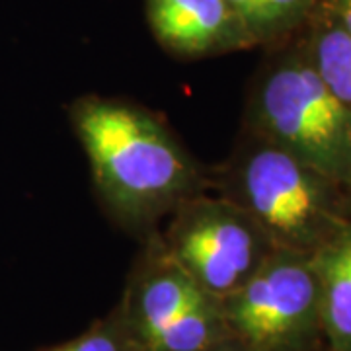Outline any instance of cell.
Returning a JSON list of instances; mask_svg holds the SVG:
<instances>
[{"mask_svg": "<svg viewBox=\"0 0 351 351\" xmlns=\"http://www.w3.org/2000/svg\"><path fill=\"white\" fill-rule=\"evenodd\" d=\"M324 351H328V350H324Z\"/></svg>", "mask_w": 351, "mask_h": 351, "instance_id": "obj_15", "label": "cell"}, {"mask_svg": "<svg viewBox=\"0 0 351 351\" xmlns=\"http://www.w3.org/2000/svg\"><path fill=\"white\" fill-rule=\"evenodd\" d=\"M156 43L178 59H205L252 49L230 0H145Z\"/></svg>", "mask_w": 351, "mask_h": 351, "instance_id": "obj_7", "label": "cell"}, {"mask_svg": "<svg viewBox=\"0 0 351 351\" xmlns=\"http://www.w3.org/2000/svg\"><path fill=\"white\" fill-rule=\"evenodd\" d=\"M346 195H348V203H350V211H351V180L346 184Z\"/></svg>", "mask_w": 351, "mask_h": 351, "instance_id": "obj_14", "label": "cell"}, {"mask_svg": "<svg viewBox=\"0 0 351 351\" xmlns=\"http://www.w3.org/2000/svg\"><path fill=\"white\" fill-rule=\"evenodd\" d=\"M221 311L230 336L252 351L326 350L311 254L276 248Z\"/></svg>", "mask_w": 351, "mask_h": 351, "instance_id": "obj_5", "label": "cell"}, {"mask_svg": "<svg viewBox=\"0 0 351 351\" xmlns=\"http://www.w3.org/2000/svg\"><path fill=\"white\" fill-rule=\"evenodd\" d=\"M242 129L343 188L351 180V108L320 80L297 36L267 47L248 86Z\"/></svg>", "mask_w": 351, "mask_h": 351, "instance_id": "obj_3", "label": "cell"}, {"mask_svg": "<svg viewBox=\"0 0 351 351\" xmlns=\"http://www.w3.org/2000/svg\"><path fill=\"white\" fill-rule=\"evenodd\" d=\"M117 308L138 351H205L230 336L221 301L182 271L156 230L147 234Z\"/></svg>", "mask_w": 351, "mask_h": 351, "instance_id": "obj_4", "label": "cell"}, {"mask_svg": "<svg viewBox=\"0 0 351 351\" xmlns=\"http://www.w3.org/2000/svg\"><path fill=\"white\" fill-rule=\"evenodd\" d=\"M328 351H351V221L311 254Z\"/></svg>", "mask_w": 351, "mask_h": 351, "instance_id": "obj_8", "label": "cell"}, {"mask_svg": "<svg viewBox=\"0 0 351 351\" xmlns=\"http://www.w3.org/2000/svg\"><path fill=\"white\" fill-rule=\"evenodd\" d=\"M302 51L328 90L351 108V34L320 8L297 34Z\"/></svg>", "mask_w": 351, "mask_h": 351, "instance_id": "obj_9", "label": "cell"}, {"mask_svg": "<svg viewBox=\"0 0 351 351\" xmlns=\"http://www.w3.org/2000/svg\"><path fill=\"white\" fill-rule=\"evenodd\" d=\"M322 4L351 34V0H322Z\"/></svg>", "mask_w": 351, "mask_h": 351, "instance_id": "obj_12", "label": "cell"}, {"mask_svg": "<svg viewBox=\"0 0 351 351\" xmlns=\"http://www.w3.org/2000/svg\"><path fill=\"white\" fill-rule=\"evenodd\" d=\"M38 351H138L117 304L75 338Z\"/></svg>", "mask_w": 351, "mask_h": 351, "instance_id": "obj_11", "label": "cell"}, {"mask_svg": "<svg viewBox=\"0 0 351 351\" xmlns=\"http://www.w3.org/2000/svg\"><path fill=\"white\" fill-rule=\"evenodd\" d=\"M322 0H230L254 47H274L297 36Z\"/></svg>", "mask_w": 351, "mask_h": 351, "instance_id": "obj_10", "label": "cell"}, {"mask_svg": "<svg viewBox=\"0 0 351 351\" xmlns=\"http://www.w3.org/2000/svg\"><path fill=\"white\" fill-rule=\"evenodd\" d=\"M66 113L101 205L127 230L151 234L182 201L207 188L199 164L151 110L86 94Z\"/></svg>", "mask_w": 351, "mask_h": 351, "instance_id": "obj_1", "label": "cell"}, {"mask_svg": "<svg viewBox=\"0 0 351 351\" xmlns=\"http://www.w3.org/2000/svg\"><path fill=\"white\" fill-rule=\"evenodd\" d=\"M213 186L250 215L276 248L313 254L351 221L341 184L244 129Z\"/></svg>", "mask_w": 351, "mask_h": 351, "instance_id": "obj_2", "label": "cell"}, {"mask_svg": "<svg viewBox=\"0 0 351 351\" xmlns=\"http://www.w3.org/2000/svg\"><path fill=\"white\" fill-rule=\"evenodd\" d=\"M205 351H252V350H248L244 343H240L237 338L228 336V338L221 339L219 343H215V346H211L209 350H205Z\"/></svg>", "mask_w": 351, "mask_h": 351, "instance_id": "obj_13", "label": "cell"}, {"mask_svg": "<svg viewBox=\"0 0 351 351\" xmlns=\"http://www.w3.org/2000/svg\"><path fill=\"white\" fill-rule=\"evenodd\" d=\"M156 234L182 271L217 301L242 287L276 250L250 215L207 191L182 201Z\"/></svg>", "mask_w": 351, "mask_h": 351, "instance_id": "obj_6", "label": "cell"}]
</instances>
